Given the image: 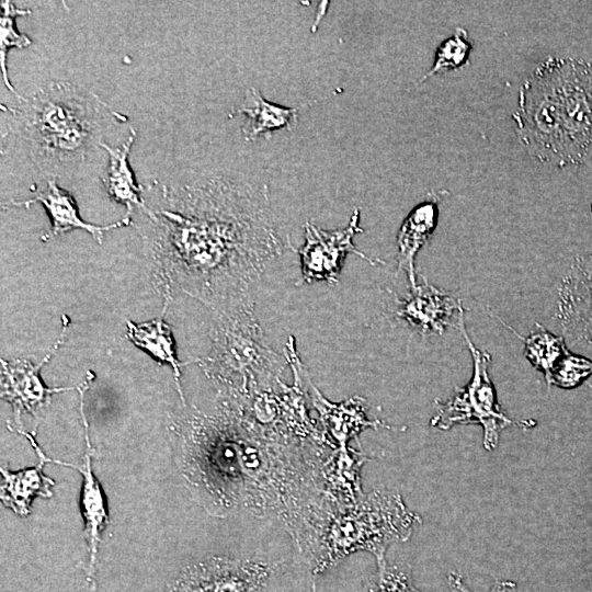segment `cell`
<instances>
[{
	"label": "cell",
	"instance_id": "obj_27",
	"mask_svg": "<svg viewBox=\"0 0 592 592\" xmlns=\"http://www.w3.org/2000/svg\"><path fill=\"white\" fill-rule=\"evenodd\" d=\"M312 592H316L315 588L312 589Z\"/></svg>",
	"mask_w": 592,
	"mask_h": 592
},
{
	"label": "cell",
	"instance_id": "obj_25",
	"mask_svg": "<svg viewBox=\"0 0 592 592\" xmlns=\"http://www.w3.org/2000/svg\"><path fill=\"white\" fill-rule=\"evenodd\" d=\"M339 455L334 466L329 474L331 489H339L341 493L349 497L355 503V493L363 494L358 487L357 474L362 464L368 460L367 456L353 458L348 452L338 451Z\"/></svg>",
	"mask_w": 592,
	"mask_h": 592
},
{
	"label": "cell",
	"instance_id": "obj_12",
	"mask_svg": "<svg viewBox=\"0 0 592 592\" xmlns=\"http://www.w3.org/2000/svg\"><path fill=\"white\" fill-rule=\"evenodd\" d=\"M34 203H41L46 208L52 221L50 229L41 237L43 241H48L73 229H83L101 244L106 231L133 224L132 219L128 217H124L116 223L105 226H98L84 221L79 216L73 197L67 191L58 186L55 178H50L47 181L46 189L41 191L33 198L25 201H10L2 204V208L29 207Z\"/></svg>",
	"mask_w": 592,
	"mask_h": 592
},
{
	"label": "cell",
	"instance_id": "obj_11",
	"mask_svg": "<svg viewBox=\"0 0 592 592\" xmlns=\"http://www.w3.org/2000/svg\"><path fill=\"white\" fill-rule=\"evenodd\" d=\"M462 311L460 299L429 284L425 278L406 298H396L395 316L423 335L442 334L447 327L455 326V316Z\"/></svg>",
	"mask_w": 592,
	"mask_h": 592
},
{
	"label": "cell",
	"instance_id": "obj_1",
	"mask_svg": "<svg viewBox=\"0 0 592 592\" xmlns=\"http://www.w3.org/2000/svg\"><path fill=\"white\" fill-rule=\"evenodd\" d=\"M148 220L144 241L166 304L179 288L213 314L252 300L251 285L285 249L266 190L225 178L162 186Z\"/></svg>",
	"mask_w": 592,
	"mask_h": 592
},
{
	"label": "cell",
	"instance_id": "obj_7",
	"mask_svg": "<svg viewBox=\"0 0 592 592\" xmlns=\"http://www.w3.org/2000/svg\"><path fill=\"white\" fill-rule=\"evenodd\" d=\"M363 231L357 208L354 209L349 225L340 230L326 231L307 221L305 242L297 251L301 263V281L337 283L342 263L349 253L357 254L373 265L379 263L360 252L353 244V237Z\"/></svg>",
	"mask_w": 592,
	"mask_h": 592
},
{
	"label": "cell",
	"instance_id": "obj_9",
	"mask_svg": "<svg viewBox=\"0 0 592 592\" xmlns=\"http://www.w3.org/2000/svg\"><path fill=\"white\" fill-rule=\"evenodd\" d=\"M69 325V319L62 316V329L59 338L39 363L33 364L29 360L9 362L1 358V397L13 406L18 419L22 412L35 415L48 403L53 394L73 389V387L48 388L39 377L41 367L52 358L64 343Z\"/></svg>",
	"mask_w": 592,
	"mask_h": 592
},
{
	"label": "cell",
	"instance_id": "obj_18",
	"mask_svg": "<svg viewBox=\"0 0 592 592\" xmlns=\"http://www.w3.org/2000/svg\"><path fill=\"white\" fill-rule=\"evenodd\" d=\"M237 114H244L247 117L242 126V134L247 140L271 135L275 130L291 129L298 118L296 109L265 100L255 88L246 91L243 104L231 111L229 117Z\"/></svg>",
	"mask_w": 592,
	"mask_h": 592
},
{
	"label": "cell",
	"instance_id": "obj_14",
	"mask_svg": "<svg viewBox=\"0 0 592 592\" xmlns=\"http://www.w3.org/2000/svg\"><path fill=\"white\" fill-rule=\"evenodd\" d=\"M440 193H432L418 204L403 220L398 235L397 271H405L411 289L418 285L414 260L420 249L429 241L437 223Z\"/></svg>",
	"mask_w": 592,
	"mask_h": 592
},
{
	"label": "cell",
	"instance_id": "obj_3",
	"mask_svg": "<svg viewBox=\"0 0 592 592\" xmlns=\"http://www.w3.org/2000/svg\"><path fill=\"white\" fill-rule=\"evenodd\" d=\"M43 172L83 162L105 140L104 133L127 117L112 111L95 93L70 82H50L9 110Z\"/></svg>",
	"mask_w": 592,
	"mask_h": 592
},
{
	"label": "cell",
	"instance_id": "obj_22",
	"mask_svg": "<svg viewBox=\"0 0 592 592\" xmlns=\"http://www.w3.org/2000/svg\"><path fill=\"white\" fill-rule=\"evenodd\" d=\"M470 49L471 46L466 30L456 27L454 34L444 39L437 47L431 69L419 82H423L441 72L456 70L463 67L468 62Z\"/></svg>",
	"mask_w": 592,
	"mask_h": 592
},
{
	"label": "cell",
	"instance_id": "obj_16",
	"mask_svg": "<svg viewBox=\"0 0 592 592\" xmlns=\"http://www.w3.org/2000/svg\"><path fill=\"white\" fill-rule=\"evenodd\" d=\"M19 433L25 435L32 443L38 454L39 463L36 467L18 473H10L1 468V501L15 513L27 515L34 497L47 498L52 496L49 488L54 481L43 474V466L47 462L55 460L45 457L31 434L24 431H19Z\"/></svg>",
	"mask_w": 592,
	"mask_h": 592
},
{
	"label": "cell",
	"instance_id": "obj_26",
	"mask_svg": "<svg viewBox=\"0 0 592 592\" xmlns=\"http://www.w3.org/2000/svg\"><path fill=\"white\" fill-rule=\"evenodd\" d=\"M447 582L451 592H473L463 581V577L455 571H452L447 576ZM489 592H519L517 585L512 581L497 580Z\"/></svg>",
	"mask_w": 592,
	"mask_h": 592
},
{
	"label": "cell",
	"instance_id": "obj_24",
	"mask_svg": "<svg viewBox=\"0 0 592 592\" xmlns=\"http://www.w3.org/2000/svg\"><path fill=\"white\" fill-rule=\"evenodd\" d=\"M377 567V572L364 581L358 592H420L408 569L387 562Z\"/></svg>",
	"mask_w": 592,
	"mask_h": 592
},
{
	"label": "cell",
	"instance_id": "obj_13",
	"mask_svg": "<svg viewBox=\"0 0 592 592\" xmlns=\"http://www.w3.org/2000/svg\"><path fill=\"white\" fill-rule=\"evenodd\" d=\"M305 385L311 403L320 414L323 426L338 443V451L348 452L346 442L355 437L365 428L392 429V426L378 419H367L366 403L363 398L355 396L343 402L333 403L328 401L311 384L308 374Z\"/></svg>",
	"mask_w": 592,
	"mask_h": 592
},
{
	"label": "cell",
	"instance_id": "obj_4",
	"mask_svg": "<svg viewBox=\"0 0 592 592\" xmlns=\"http://www.w3.org/2000/svg\"><path fill=\"white\" fill-rule=\"evenodd\" d=\"M212 350L196 363L206 375L248 395L278 380L282 365L258 322L252 300L214 312Z\"/></svg>",
	"mask_w": 592,
	"mask_h": 592
},
{
	"label": "cell",
	"instance_id": "obj_17",
	"mask_svg": "<svg viewBox=\"0 0 592 592\" xmlns=\"http://www.w3.org/2000/svg\"><path fill=\"white\" fill-rule=\"evenodd\" d=\"M84 426L86 454L84 464L79 468L83 476L82 487V508L86 523V536L89 544L90 562L88 570V580L91 582L94 576V566L100 543V535L107 523V513L104 506L102 491L96 478L93 475L91 458L93 448L89 440L88 422L84 412L81 411Z\"/></svg>",
	"mask_w": 592,
	"mask_h": 592
},
{
	"label": "cell",
	"instance_id": "obj_8",
	"mask_svg": "<svg viewBox=\"0 0 592 592\" xmlns=\"http://www.w3.org/2000/svg\"><path fill=\"white\" fill-rule=\"evenodd\" d=\"M273 568L260 561L215 559L186 571L174 592H261Z\"/></svg>",
	"mask_w": 592,
	"mask_h": 592
},
{
	"label": "cell",
	"instance_id": "obj_6",
	"mask_svg": "<svg viewBox=\"0 0 592 592\" xmlns=\"http://www.w3.org/2000/svg\"><path fill=\"white\" fill-rule=\"evenodd\" d=\"M458 328L471 353L474 374L465 387H455L452 398L446 401L435 400L430 424L441 430H448L455 424H480L483 429V446L488 451H493L499 443L501 431L506 426L520 424L523 428H531L535 422L519 423L502 412L488 372L491 356L487 351L477 349L469 338L465 328L464 311L460 314Z\"/></svg>",
	"mask_w": 592,
	"mask_h": 592
},
{
	"label": "cell",
	"instance_id": "obj_21",
	"mask_svg": "<svg viewBox=\"0 0 592 592\" xmlns=\"http://www.w3.org/2000/svg\"><path fill=\"white\" fill-rule=\"evenodd\" d=\"M31 10L19 9L9 0L1 1V16H0V67L2 79L7 89L14 93L18 99L22 96L16 92L11 84L8 70H7V56L8 50L12 47L24 48L32 44V41L22 33H19L14 26V20L16 16L27 15Z\"/></svg>",
	"mask_w": 592,
	"mask_h": 592
},
{
	"label": "cell",
	"instance_id": "obj_15",
	"mask_svg": "<svg viewBox=\"0 0 592 592\" xmlns=\"http://www.w3.org/2000/svg\"><path fill=\"white\" fill-rule=\"evenodd\" d=\"M136 132L130 128V134L121 147L113 148L109 144L103 143V148L109 155V166L105 177L102 182L109 196L118 204L126 207L125 217L130 218L134 207L141 209L151 219L153 212L150 210L140 193L145 191L144 185H138L135 182L133 171L128 163V156L134 144Z\"/></svg>",
	"mask_w": 592,
	"mask_h": 592
},
{
	"label": "cell",
	"instance_id": "obj_19",
	"mask_svg": "<svg viewBox=\"0 0 592 592\" xmlns=\"http://www.w3.org/2000/svg\"><path fill=\"white\" fill-rule=\"evenodd\" d=\"M127 337L135 345L147 351L152 357L161 363L169 364L172 367L177 389L184 403L180 383V368L184 364L196 362L197 358L184 363L178 360L171 329L162 318L141 323H134L128 320Z\"/></svg>",
	"mask_w": 592,
	"mask_h": 592
},
{
	"label": "cell",
	"instance_id": "obj_2",
	"mask_svg": "<svg viewBox=\"0 0 592 592\" xmlns=\"http://www.w3.org/2000/svg\"><path fill=\"white\" fill-rule=\"evenodd\" d=\"M512 119L520 141L540 162L585 163L592 153V65L545 59L521 86Z\"/></svg>",
	"mask_w": 592,
	"mask_h": 592
},
{
	"label": "cell",
	"instance_id": "obj_5",
	"mask_svg": "<svg viewBox=\"0 0 592 592\" xmlns=\"http://www.w3.org/2000/svg\"><path fill=\"white\" fill-rule=\"evenodd\" d=\"M420 523L421 517L407 509L398 492L363 496L331 522L323 553L316 559L312 572L320 573L357 550L371 553L377 566H382L386 563L388 546L409 539Z\"/></svg>",
	"mask_w": 592,
	"mask_h": 592
},
{
	"label": "cell",
	"instance_id": "obj_23",
	"mask_svg": "<svg viewBox=\"0 0 592 592\" xmlns=\"http://www.w3.org/2000/svg\"><path fill=\"white\" fill-rule=\"evenodd\" d=\"M592 375V358L565 352L546 383L563 389H571Z\"/></svg>",
	"mask_w": 592,
	"mask_h": 592
},
{
	"label": "cell",
	"instance_id": "obj_20",
	"mask_svg": "<svg viewBox=\"0 0 592 592\" xmlns=\"http://www.w3.org/2000/svg\"><path fill=\"white\" fill-rule=\"evenodd\" d=\"M536 327L538 330L526 338L516 332L514 334L524 342V352L527 360L544 374L547 380L568 348L561 337L549 332L539 323H536Z\"/></svg>",
	"mask_w": 592,
	"mask_h": 592
},
{
	"label": "cell",
	"instance_id": "obj_10",
	"mask_svg": "<svg viewBox=\"0 0 592 592\" xmlns=\"http://www.w3.org/2000/svg\"><path fill=\"white\" fill-rule=\"evenodd\" d=\"M558 318L573 342L592 343V252L577 257L562 280Z\"/></svg>",
	"mask_w": 592,
	"mask_h": 592
}]
</instances>
